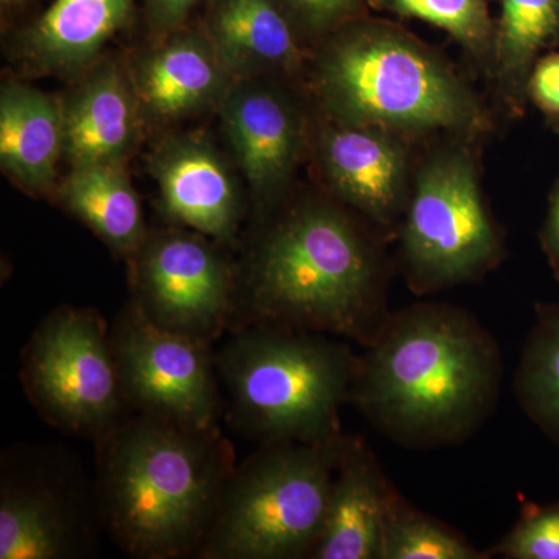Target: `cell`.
<instances>
[{
	"instance_id": "cell-1",
	"label": "cell",
	"mask_w": 559,
	"mask_h": 559,
	"mask_svg": "<svg viewBox=\"0 0 559 559\" xmlns=\"http://www.w3.org/2000/svg\"><path fill=\"white\" fill-rule=\"evenodd\" d=\"M260 218L237 267L230 333L270 325L362 347L377 340L392 314V238L329 193L288 194Z\"/></svg>"
},
{
	"instance_id": "cell-2",
	"label": "cell",
	"mask_w": 559,
	"mask_h": 559,
	"mask_svg": "<svg viewBox=\"0 0 559 559\" xmlns=\"http://www.w3.org/2000/svg\"><path fill=\"white\" fill-rule=\"evenodd\" d=\"M364 348L349 404L392 443L421 451L457 447L495 415L502 353L465 308L423 301L392 311Z\"/></svg>"
},
{
	"instance_id": "cell-3",
	"label": "cell",
	"mask_w": 559,
	"mask_h": 559,
	"mask_svg": "<svg viewBox=\"0 0 559 559\" xmlns=\"http://www.w3.org/2000/svg\"><path fill=\"white\" fill-rule=\"evenodd\" d=\"M97 441L98 514L121 549L140 559L200 554L235 469L219 428L138 412Z\"/></svg>"
},
{
	"instance_id": "cell-4",
	"label": "cell",
	"mask_w": 559,
	"mask_h": 559,
	"mask_svg": "<svg viewBox=\"0 0 559 559\" xmlns=\"http://www.w3.org/2000/svg\"><path fill=\"white\" fill-rule=\"evenodd\" d=\"M308 86L318 114L411 140L484 139L495 117L479 92L439 50L395 22L366 16L312 47Z\"/></svg>"
},
{
	"instance_id": "cell-5",
	"label": "cell",
	"mask_w": 559,
	"mask_h": 559,
	"mask_svg": "<svg viewBox=\"0 0 559 559\" xmlns=\"http://www.w3.org/2000/svg\"><path fill=\"white\" fill-rule=\"evenodd\" d=\"M333 337L270 325L231 331L216 353L231 421L261 444L341 437L359 356Z\"/></svg>"
},
{
	"instance_id": "cell-6",
	"label": "cell",
	"mask_w": 559,
	"mask_h": 559,
	"mask_svg": "<svg viewBox=\"0 0 559 559\" xmlns=\"http://www.w3.org/2000/svg\"><path fill=\"white\" fill-rule=\"evenodd\" d=\"M480 140L444 135L417 162L396 234L400 270L417 296L480 282L507 257L481 189Z\"/></svg>"
},
{
	"instance_id": "cell-7",
	"label": "cell",
	"mask_w": 559,
	"mask_h": 559,
	"mask_svg": "<svg viewBox=\"0 0 559 559\" xmlns=\"http://www.w3.org/2000/svg\"><path fill=\"white\" fill-rule=\"evenodd\" d=\"M348 439L261 444L235 466L198 557L311 558Z\"/></svg>"
},
{
	"instance_id": "cell-8",
	"label": "cell",
	"mask_w": 559,
	"mask_h": 559,
	"mask_svg": "<svg viewBox=\"0 0 559 559\" xmlns=\"http://www.w3.org/2000/svg\"><path fill=\"white\" fill-rule=\"evenodd\" d=\"M22 382L47 421L100 439L123 418L110 333L90 308L62 307L43 320L22 355Z\"/></svg>"
},
{
	"instance_id": "cell-9",
	"label": "cell",
	"mask_w": 559,
	"mask_h": 559,
	"mask_svg": "<svg viewBox=\"0 0 559 559\" xmlns=\"http://www.w3.org/2000/svg\"><path fill=\"white\" fill-rule=\"evenodd\" d=\"M205 235L150 231L131 257V307L157 329L213 344L230 331L237 267Z\"/></svg>"
},
{
	"instance_id": "cell-10",
	"label": "cell",
	"mask_w": 559,
	"mask_h": 559,
	"mask_svg": "<svg viewBox=\"0 0 559 559\" xmlns=\"http://www.w3.org/2000/svg\"><path fill=\"white\" fill-rule=\"evenodd\" d=\"M131 409L197 429L218 428L223 411L212 344L157 329L131 305L110 331Z\"/></svg>"
},
{
	"instance_id": "cell-11",
	"label": "cell",
	"mask_w": 559,
	"mask_h": 559,
	"mask_svg": "<svg viewBox=\"0 0 559 559\" xmlns=\"http://www.w3.org/2000/svg\"><path fill=\"white\" fill-rule=\"evenodd\" d=\"M414 140L367 124L312 119L310 156L320 182L389 238H396L417 159Z\"/></svg>"
},
{
	"instance_id": "cell-12",
	"label": "cell",
	"mask_w": 559,
	"mask_h": 559,
	"mask_svg": "<svg viewBox=\"0 0 559 559\" xmlns=\"http://www.w3.org/2000/svg\"><path fill=\"white\" fill-rule=\"evenodd\" d=\"M267 79L235 81L218 108L260 216L290 193L301 162L310 156L312 128L299 102Z\"/></svg>"
},
{
	"instance_id": "cell-13",
	"label": "cell",
	"mask_w": 559,
	"mask_h": 559,
	"mask_svg": "<svg viewBox=\"0 0 559 559\" xmlns=\"http://www.w3.org/2000/svg\"><path fill=\"white\" fill-rule=\"evenodd\" d=\"M128 69L150 130L218 109L237 81L200 22L150 39L148 46L128 61Z\"/></svg>"
},
{
	"instance_id": "cell-14",
	"label": "cell",
	"mask_w": 559,
	"mask_h": 559,
	"mask_svg": "<svg viewBox=\"0 0 559 559\" xmlns=\"http://www.w3.org/2000/svg\"><path fill=\"white\" fill-rule=\"evenodd\" d=\"M165 216L179 226L230 245L240 229L242 205L226 157L200 132L167 134L150 156Z\"/></svg>"
},
{
	"instance_id": "cell-15",
	"label": "cell",
	"mask_w": 559,
	"mask_h": 559,
	"mask_svg": "<svg viewBox=\"0 0 559 559\" xmlns=\"http://www.w3.org/2000/svg\"><path fill=\"white\" fill-rule=\"evenodd\" d=\"M72 80L61 97L62 159L70 168L127 167L146 130L128 61L103 55Z\"/></svg>"
},
{
	"instance_id": "cell-16",
	"label": "cell",
	"mask_w": 559,
	"mask_h": 559,
	"mask_svg": "<svg viewBox=\"0 0 559 559\" xmlns=\"http://www.w3.org/2000/svg\"><path fill=\"white\" fill-rule=\"evenodd\" d=\"M138 0H53L16 33L13 60L28 75L75 79L131 24Z\"/></svg>"
},
{
	"instance_id": "cell-17",
	"label": "cell",
	"mask_w": 559,
	"mask_h": 559,
	"mask_svg": "<svg viewBox=\"0 0 559 559\" xmlns=\"http://www.w3.org/2000/svg\"><path fill=\"white\" fill-rule=\"evenodd\" d=\"M200 25L235 80L307 72L311 50L277 0H207Z\"/></svg>"
},
{
	"instance_id": "cell-18",
	"label": "cell",
	"mask_w": 559,
	"mask_h": 559,
	"mask_svg": "<svg viewBox=\"0 0 559 559\" xmlns=\"http://www.w3.org/2000/svg\"><path fill=\"white\" fill-rule=\"evenodd\" d=\"M86 546L83 513L50 474L32 468L3 473L0 559L73 558Z\"/></svg>"
},
{
	"instance_id": "cell-19",
	"label": "cell",
	"mask_w": 559,
	"mask_h": 559,
	"mask_svg": "<svg viewBox=\"0 0 559 559\" xmlns=\"http://www.w3.org/2000/svg\"><path fill=\"white\" fill-rule=\"evenodd\" d=\"M400 492L358 437H349L310 559H380L382 530Z\"/></svg>"
},
{
	"instance_id": "cell-20",
	"label": "cell",
	"mask_w": 559,
	"mask_h": 559,
	"mask_svg": "<svg viewBox=\"0 0 559 559\" xmlns=\"http://www.w3.org/2000/svg\"><path fill=\"white\" fill-rule=\"evenodd\" d=\"M64 154L61 97L20 81L0 90V167L17 187L53 197Z\"/></svg>"
},
{
	"instance_id": "cell-21",
	"label": "cell",
	"mask_w": 559,
	"mask_h": 559,
	"mask_svg": "<svg viewBox=\"0 0 559 559\" xmlns=\"http://www.w3.org/2000/svg\"><path fill=\"white\" fill-rule=\"evenodd\" d=\"M53 198L117 257L130 260L150 234L124 165L70 168L58 182Z\"/></svg>"
},
{
	"instance_id": "cell-22",
	"label": "cell",
	"mask_w": 559,
	"mask_h": 559,
	"mask_svg": "<svg viewBox=\"0 0 559 559\" xmlns=\"http://www.w3.org/2000/svg\"><path fill=\"white\" fill-rule=\"evenodd\" d=\"M496 66L489 81L496 108L521 119L530 73L543 55L559 49V0H498Z\"/></svg>"
},
{
	"instance_id": "cell-23",
	"label": "cell",
	"mask_w": 559,
	"mask_h": 559,
	"mask_svg": "<svg viewBox=\"0 0 559 559\" xmlns=\"http://www.w3.org/2000/svg\"><path fill=\"white\" fill-rule=\"evenodd\" d=\"M513 388L521 409L559 444L558 304L536 305L535 323L522 348Z\"/></svg>"
},
{
	"instance_id": "cell-24",
	"label": "cell",
	"mask_w": 559,
	"mask_h": 559,
	"mask_svg": "<svg viewBox=\"0 0 559 559\" xmlns=\"http://www.w3.org/2000/svg\"><path fill=\"white\" fill-rule=\"evenodd\" d=\"M369 7L447 32L484 80L491 81L498 22L489 11V0H369Z\"/></svg>"
},
{
	"instance_id": "cell-25",
	"label": "cell",
	"mask_w": 559,
	"mask_h": 559,
	"mask_svg": "<svg viewBox=\"0 0 559 559\" xmlns=\"http://www.w3.org/2000/svg\"><path fill=\"white\" fill-rule=\"evenodd\" d=\"M380 559H488L468 538L437 518L409 506L401 495L382 530Z\"/></svg>"
},
{
	"instance_id": "cell-26",
	"label": "cell",
	"mask_w": 559,
	"mask_h": 559,
	"mask_svg": "<svg viewBox=\"0 0 559 559\" xmlns=\"http://www.w3.org/2000/svg\"><path fill=\"white\" fill-rule=\"evenodd\" d=\"M485 554L488 559H559V503L525 506L514 527Z\"/></svg>"
},
{
	"instance_id": "cell-27",
	"label": "cell",
	"mask_w": 559,
	"mask_h": 559,
	"mask_svg": "<svg viewBox=\"0 0 559 559\" xmlns=\"http://www.w3.org/2000/svg\"><path fill=\"white\" fill-rule=\"evenodd\" d=\"M308 49L348 22L370 14L369 0H277Z\"/></svg>"
},
{
	"instance_id": "cell-28",
	"label": "cell",
	"mask_w": 559,
	"mask_h": 559,
	"mask_svg": "<svg viewBox=\"0 0 559 559\" xmlns=\"http://www.w3.org/2000/svg\"><path fill=\"white\" fill-rule=\"evenodd\" d=\"M527 98L559 132V51H549L536 61L530 73Z\"/></svg>"
},
{
	"instance_id": "cell-29",
	"label": "cell",
	"mask_w": 559,
	"mask_h": 559,
	"mask_svg": "<svg viewBox=\"0 0 559 559\" xmlns=\"http://www.w3.org/2000/svg\"><path fill=\"white\" fill-rule=\"evenodd\" d=\"M207 0H140L150 39L162 38L190 24L191 14Z\"/></svg>"
},
{
	"instance_id": "cell-30",
	"label": "cell",
	"mask_w": 559,
	"mask_h": 559,
	"mask_svg": "<svg viewBox=\"0 0 559 559\" xmlns=\"http://www.w3.org/2000/svg\"><path fill=\"white\" fill-rule=\"evenodd\" d=\"M540 248L549 260L555 277L559 280V180L550 191L549 209L540 229Z\"/></svg>"
},
{
	"instance_id": "cell-31",
	"label": "cell",
	"mask_w": 559,
	"mask_h": 559,
	"mask_svg": "<svg viewBox=\"0 0 559 559\" xmlns=\"http://www.w3.org/2000/svg\"><path fill=\"white\" fill-rule=\"evenodd\" d=\"M27 2L28 0H0V9H2L3 17H5L7 14L13 13V11L22 9Z\"/></svg>"
}]
</instances>
